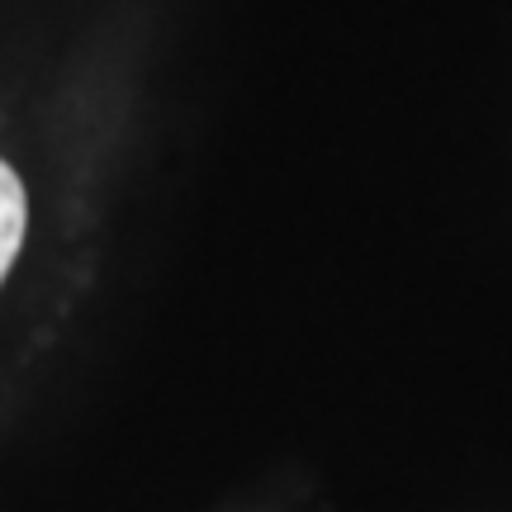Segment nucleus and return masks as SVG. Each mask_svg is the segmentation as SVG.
I'll use <instances>...</instances> for the list:
<instances>
[{"instance_id":"nucleus-1","label":"nucleus","mask_w":512,"mask_h":512,"mask_svg":"<svg viewBox=\"0 0 512 512\" xmlns=\"http://www.w3.org/2000/svg\"><path fill=\"white\" fill-rule=\"evenodd\" d=\"M24 219H29V204H24V185L10 166L0 162V280L15 261L19 242H24Z\"/></svg>"}]
</instances>
